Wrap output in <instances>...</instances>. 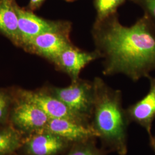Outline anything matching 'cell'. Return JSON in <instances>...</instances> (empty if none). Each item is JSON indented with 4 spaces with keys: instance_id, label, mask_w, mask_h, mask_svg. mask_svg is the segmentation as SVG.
Here are the masks:
<instances>
[{
    "instance_id": "1",
    "label": "cell",
    "mask_w": 155,
    "mask_h": 155,
    "mask_svg": "<svg viewBox=\"0 0 155 155\" xmlns=\"http://www.w3.org/2000/svg\"><path fill=\"white\" fill-rule=\"evenodd\" d=\"M95 50L103 59L105 76L122 74L133 82L155 71V31L143 16L130 27L116 13L94 21L91 31Z\"/></svg>"
},
{
    "instance_id": "2",
    "label": "cell",
    "mask_w": 155,
    "mask_h": 155,
    "mask_svg": "<svg viewBox=\"0 0 155 155\" xmlns=\"http://www.w3.org/2000/svg\"><path fill=\"white\" fill-rule=\"evenodd\" d=\"M93 82L94 102L91 125L99 134L102 148L126 155L129 121L122 107V93L111 88L101 78H95Z\"/></svg>"
},
{
    "instance_id": "3",
    "label": "cell",
    "mask_w": 155,
    "mask_h": 155,
    "mask_svg": "<svg viewBox=\"0 0 155 155\" xmlns=\"http://www.w3.org/2000/svg\"><path fill=\"white\" fill-rule=\"evenodd\" d=\"M51 94L78 116L91 124L94 102L93 81L79 78L65 87H47Z\"/></svg>"
},
{
    "instance_id": "4",
    "label": "cell",
    "mask_w": 155,
    "mask_h": 155,
    "mask_svg": "<svg viewBox=\"0 0 155 155\" xmlns=\"http://www.w3.org/2000/svg\"><path fill=\"white\" fill-rule=\"evenodd\" d=\"M15 95L9 118L10 124L28 136L43 131L50 118L37 106Z\"/></svg>"
},
{
    "instance_id": "5",
    "label": "cell",
    "mask_w": 155,
    "mask_h": 155,
    "mask_svg": "<svg viewBox=\"0 0 155 155\" xmlns=\"http://www.w3.org/2000/svg\"><path fill=\"white\" fill-rule=\"evenodd\" d=\"M15 91L18 97L37 106L50 118H67L91 125L89 121L73 112L62 101L51 94L47 87L35 91L18 89Z\"/></svg>"
},
{
    "instance_id": "6",
    "label": "cell",
    "mask_w": 155,
    "mask_h": 155,
    "mask_svg": "<svg viewBox=\"0 0 155 155\" xmlns=\"http://www.w3.org/2000/svg\"><path fill=\"white\" fill-rule=\"evenodd\" d=\"M71 29L68 28L41 33L28 41L22 49L54 64L61 52L72 45L70 39Z\"/></svg>"
},
{
    "instance_id": "7",
    "label": "cell",
    "mask_w": 155,
    "mask_h": 155,
    "mask_svg": "<svg viewBox=\"0 0 155 155\" xmlns=\"http://www.w3.org/2000/svg\"><path fill=\"white\" fill-rule=\"evenodd\" d=\"M15 9L18 16L21 48L41 33L72 28V23L66 20H51L35 15L33 12L21 8L16 2Z\"/></svg>"
},
{
    "instance_id": "8",
    "label": "cell",
    "mask_w": 155,
    "mask_h": 155,
    "mask_svg": "<svg viewBox=\"0 0 155 155\" xmlns=\"http://www.w3.org/2000/svg\"><path fill=\"white\" fill-rule=\"evenodd\" d=\"M100 58L95 50L86 51L72 44L61 52L53 64L58 70L67 74L73 82L79 78L85 67Z\"/></svg>"
},
{
    "instance_id": "9",
    "label": "cell",
    "mask_w": 155,
    "mask_h": 155,
    "mask_svg": "<svg viewBox=\"0 0 155 155\" xmlns=\"http://www.w3.org/2000/svg\"><path fill=\"white\" fill-rule=\"evenodd\" d=\"M27 137L20 149L26 155H59L67 150L72 144L45 130Z\"/></svg>"
},
{
    "instance_id": "10",
    "label": "cell",
    "mask_w": 155,
    "mask_h": 155,
    "mask_svg": "<svg viewBox=\"0 0 155 155\" xmlns=\"http://www.w3.org/2000/svg\"><path fill=\"white\" fill-rule=\"evenodd\" d=\"M45 131L53 133L73 144L99 138L91 125L67 118H50Z\"/></svg>"
},
{
    "instance_id": "11",
    "label": "cell",
    "mask_w": 155,
    "mask_h": 155,
    "mask_svg": "<svg viewBox=\"0 0 155 155\" xmlns=\"http://www.w3.org/2000/svg\"><path fill=\"white\" fill-rule=\"evenodd\" d=\"M149 91L141 100L126 109L129 122H134L144 128L152 136L151 129L155 119V77L148 78Z\"/></svg>"
},
{
    "instance_id": "12",
    "label": "cell",
    "mask_w": 155,
    "mask_h": 155,
    "mask_svg": "<svg viewBox=\"0 0 155 155\" xmlns=\"http://www.w3.org/2000/svg\"><path fill=\"white\" fill-rule=\"evenodd\" d=\"M16 0H0V33L21 47Z\"/></svg>"
},
{
    "instance_id": "13",
    "label": "cell",
    "mask_w": 155,
    "mask_h": 155,
    "mask_svg": "<svg viewBox=\"0 0 155 155\" xmlns=\"http://www.w3.org/2000/svg\"><path fill=\"white\" fill-rule=\"evenodd\" d=\"M23 134L12 125L0 126V155H13L22 147Z\"/></svg>"
},
{
    "instance_id": "14",
    "label": "cell",
    "mask_w": 155,
    "mask_h": 155,
    "mask_svg": "<svg viewBox=\"0 0 155 155\" xmlns=\"http://www.w3.org/2000/svg\"><path fill=\"white\" fill-rule=\"evenodd\" d=\"M127 0H93L96 12L95 21H101L117 13L118 8ZM132 1V0H130Z\"/></svg>"
},
{
    "instance_id": "15",
    "label": "cell",
    "mask_w": 155,
    "mask_h": 155,
    "mask_svg": "<svg viewBox=\"0 0 155 155\" xmlns=\"http://www.w3.org/2000/svg\"><path fill=\"white\" fill-rule=\"evenodd\" d=\"M107 150L96 145L95 139L73 143L68 148L66 155H106Z\"/></svg>"
},
{
    "instance_id": "16",
    "label": "cell",
    "mask_w": 155,
    "mask_h": 155,
    "mask_svg": "<svg viewBox=\"0 0 155 155\" xmlns=\"http://www.w3.org/2000/svg\"><path fill=\"white\" fill-rule=\"evenodd\" d=\"M16 95L13 91L0 89V126L7 124Z\"/></svg>"
},
{
    "instance_id": "17",
    "label": "cell",
    "mask_w": 155,
    "mask_h": 155,
    "mask_svg": "<svg viewBox=\"0 0 155 155\" xmlns=\"http://www.w3.org/2000/svg\"><path fill=\"white\" fill-rule=\"evenodd\" d=\"M144 12V16L149 20L155 31V0H132Z\"/></svg>"
},
{
    "instance_id": "18",
    "label": "cell",
    "mask_w": 155,
    "mask_h": 155,
    "mask_svg": "<svg viewBox=\"0 0 155 155\" xmlns=\"http://www.w3.org/2000/svg\"><path fill=\"white\" fill-rule=\"evenodd\" d=\"M45 1V0H29L27 9L31 11H35L39 9Z\"/></svg>"
},
{
    "instance_id": "19",
    "label": "cell",
    "mask_w": 155,
    "mask_h": 155,
    "mask_svg": "<svg viewBox=\"0 0 155 155\" xmlns=\"http://www.w3.org/2000/svg\"><path fill=\"white\" fill-rule=\"evenodd\" d=\"M150 145L152 146V147L153 148V149L155 151V136H152L151 137H150Z\"/></svg>"
},
{
    "instance_id": "20",
    "label": "cell",
    "mask_w": 155,
    "mask_h": 155,
    "mask_svg": "<svg viewBox=\"0 0 155 155\" xmlns=\"http://www.w3.org/2000/svg\"><path fill=\"white\" fill-rule=\"evenodd\" d=\"M63 1L67 2H73L77 1L78 0H63Z\"/></svg>"
}]
</instances>
